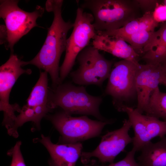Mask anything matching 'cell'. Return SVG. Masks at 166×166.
Segmentation results:
<instances>
[{
    "label": "cell",
    "instance_id": "cell-1",
    "mask_svg": "<svg viewBox=\"0 0 166 166\" xmlns=\"http://www.w3.org/2000/svg\"><path fill=\"white\" fill-rule=\"evenodd\" d=\"M63 1L54 0L46 2V10L54 14L52 23L48 29L44 44L37 54L30 61H23V66L32 65L49 73L53 89L60 84L59 61L62 53L65 50L68 33L73 26V23L65 22L62 17Z\"/></svg>",
    "mask_w": 166,
    "mask_h": 166
},
{
    "label": "cell",
    "instance_id": "cell-2",
    "mask_svg": "<svg viewBox=\"0 0 166 166\" xmlns=\"http://www.w3.org/2000/svg\"><path fill=\"white\" fill-rule=\"evenodd\" d=\"M49 100L53 110L60 107L66 113L91 115L99 121L112 124L113 119H107L101 114L99 107L102 98L89 94L83 86H77L71 83H61L53 90H50Z\"/></svg>",
    "mask_w": 166,
    "mask_h": 166
},
{
    "label": "cell",
    "instance_id": "cell-3",
    "mask_svg": "<svg viewBox=\"0 0 166 166\" xmlns=\"http://www.w3.org/2000/svg\"><path fill=\"white\" fill-rule=\"evenodd\" d=\"M80 7L92 12L96 31L118 29L140 17L141 10L135 0H85Z\"/></svg>",
    "mask_w": 166,
    "mask_h": 166
},
{
    "label": "cell",
    "instance_id": "cell-4",
    "mask_svg": "<svg viewBox=\"0 0 166 166\" xmlns=\"http://www.w3.org/2000/svg\"><path fill=\"white\" fill-rule=\"evenodd\" d=\"M18 1L13 0L0 1V17L4 21L3 26V39L6 49L13 50L15 44L32 28L38 26L37 19L42 17L44 9L36 6L33 12L25 11L18 6Z\"/></svg>",
    "mask_w": 166,
    "mask_h": 166
},
{
    "label": "cell",
    "instance_id": "cell-5",
    "mask_svg": "<svg viewBox=\"0 0 166 166\" xmlns=\"http://www.w3.org/2000/svg\"><path fill=\"white\" fill-rule=\"evenodd\" d=\"M45 117L59 132V144H74L98 136L106 125L112 124L93 120L85 115L73 117L62 110Z\"/></svg>",
    "mask_w": 166,
    "mask_h": 166
},
{
    "label": "cell",
    "instance_id": "cell-6",
    "mask_svg": "<svg viewBox=\"0 0 166 166\" xmlns=\"http://www.w3.org/2000/svg\"><path fill=\"white\" fill-rule=\"evenodd\" d=\"M93 21L92 14L84 12L81 7L77 9L73 31L67 40L65 58L60 68V84L70 73L79 53L97 34L93 24Z\"/></svg>",
    "mask_w": 166,
    "mask_h": 166
},
{
    "label": "cell",
    "instance_id": "cell-7",
    "mask_svg": "<svg viewBox=\"0 0 166 166\" xmlns=\"http://www.w3.org/2000/svg\"><path fill=\"white\" fill-rule=\"evenodd\" d=\"M77 69L69 73L73 81L80 86H101L109 78L113 62L107 60L92 45H88L77 55Z\"/></svg>",
    "mask_w": 166,
    "mask_h": 166
},
{
    "label": "cell",
    "instance_id": "cell-8",
    "mask_svg": "<svg viewBox=\"0 0 166 166\" xmlns=\"http://www.w3.org/2000/svg\"><path fill=\"white\" fill-rule=\"evenodd\" d=\"M23 61L12 53L9 59L0 67V110L3 113L2 124L7 130L13 125L16 116L15 112H20L21 109L17 104L9 103L11 90L18 77L23 74H30V69L22 68Z\"/></svg>",
    "mask_w": 166,
    "mask_h": 166
},
{
    "label": "cell",
    "instance_id": "cell-9",
    "mask_svg": "<svg viewBox=\"0 0 166 166\" xmlns=\"http://www.w3.org/2000/svg\"><path fill=\"white\" fill-rule=\"evenodd\" d=\"M139 65L124 59L114 63L105 92L112 97L117 109L124 101L136 95L135 78Z\"/></svg>",
    "mask_w": 166,
    "mask_h": 166
},
{
    "label": "cell",
    "instance_id": "cell-10",
    "mask_svg": "<svg viewBox=\"0 0 166 166\" xmlns=\"http://www.w3.org/2000/svg\"><path fill=\"white\" fill-rule=\"evenodd\" d=\"M123 123L119 129L108 131L103 136L99 144L94 150L82 152L80 156L82 163L86 164L93 157L97 158V162L101 164L113 163L117 156L133 141V138L128 134L132 127L131 122L128 119H124Z\"/></svg>",
    "mask_w": 166,
    "mask_h": 166
},
{
    "label": "cell",
    "instance_id": "cell-11",
    "mask_svg": "<svg viewBox=\"0 0 166 166\" xmlns=\"http://www.w3.org/2000/svg\"><path fill=\"white\" fill-rule=\"evenodd\" d=\"M166 76V66L163 63L140 64L136 71L135 86L137 103L136 110L142 114L153 91L162 84Z\"/></svg>",
    "mask_w": 166,
    "mask_h": 166
},
{
    "label": "cell",
    "instance_id": "cell-12",
    "mask_svg": "<svg viewBox=\"0 0 166 166\" xmlns=\"http://www.w3.org/2000/svg\"><path fill=\"white\" fill-rule=\"evenodd\" d=\"M127 114L134 131L132 149L136 152L140 151L153 138L166 135V121L143 115L134 109L129 110Z\"/></svg>",
    "mask_w": 166,
    "mask_h": 166
},
{
    "label": "cell",
    "instance_id": "cell-13",
    "mask_svg": "<svg viewBox=\"0 0 166 166\" xmlns=\"http://www.w3.org/2000/svg\"><path fill=\"white\" fill-rule=\"evenodd\" d=\"M34 142H39L49 152L50 158L49 166H75L82 152L81 142L71 144H54L49 136L42 134L41 138L34 140Z\"/></svg>",
    "mask_w": 166,
    "mask_h": 166
},
{
    "label": "cell",
    "instance_id": "cell-14",
    "mask_svg": "<svg viewBox=\"0 0 166 166\" xmlns=\"http://www.w3.org/2000/svg\"><path fill=\"white\" fill-rule=\"evenodd\" d=\"M92 44V46L99 50L106 52L137 65L140 64L138 59L140 56L130 45L121 38L97 34Z\"/></svg>",
    "mask_w": 166,
    "mask_h": 166
},
{
    "label": "cell",
    "instance_id": "cell-15",
    "mask_svg": "<svg viewBox=\"0 0 166 166\" xmlns=\"http://www.w3.org/2000/svg\"><path fill=\"white\" fill-rule=\"evenodd\" d=\"M141 55L146 63L157 64L166 61V22L153 33Z\"/></svg>",
    "mask_w": 166,
    "mask_h": 166
},
{
    "label": "cell",
    "instance_id": "cell-16",
    "mask_svg": "<svg viewBox=\"0 0 166 166\" xmlns=\"http://www.w3.org/2000/svg\"><path fill=\"white\" fill-rule=\"evenodd\" d=\"M159 141H151L140 150L137 157L138 166H166V135Z\"/></svg>",
    "mask_w": 166,
    "mask_h": 166
},
{
    "label": "cell",
    "instance_id": "cell-17",
    "mask_svg": "<svg viewBox=\"0 0 166 166\" xmlns=\"http://www.w3.org/2000/svg\"><path fill=\"white\" fill-rule=\"evenodd\" d=\"M146 115L166 121V93L161 92L159 87L152 93L144 112Z\"/></svg>",
    "mask_w": 166,
    "mask_h": 166
},
{
    "label": "cell",
    "instance_id": "cell-18",
    "mask_svg": "<svg viewBox=\"0 0 166 166\" xmlns=\"http://www.w3.org/2000/svg\"><path fill=\"white\" fill-rule=\"evenodd\" d=\"M154 32L139 30L130 35L121 38L132 47L140 56L142 55L144 48Z\"/></svg>",
    "mask_w": 166,
    "mask_h": 166
},
{
    "label": "cell",
    "instance_id": "cell-19",
    "mask_svg": "<svg viewBox=\"0 0 166 166\" xmlns=\"http://www.w3.org/2000/svg\"><path fill=\"white\" fill-rule=\"evenodd\" d=\"M136 152L132 149L128 152L126 156L121 160L115 163L110 164L108 165L101 164L96 160L92 159L88 164L84 166H138V164L134 159Z\"/></svg>",
    "mask_w": 166,
    "mask_h": 166
},
{
    "label": "cell",
    "instance_id": "cell-20",
    "mask_svg": "<svg viewBox=\"0 0 166 166\" xmlns=\"http://www.w3.org/2000/svg\"><path fill=\"white\" fill-rule=\"evenodd\" d=\"M21 144V141L17 142L8 152V154L12 157L10 166H26L20 149Z\"/></svg>",
    "mask_w": 166,
    "mask_h": 166
},
{
    "label": "cell",
    "instance_id": "cell-21",
    "mask_svg": "<svg viewBox=\"0 0 166 166\" xmlns=\"http://www.w3.org/2000/svg\"><path fill=\"white\" fill-rule=\"evenodd\" d=\"M141 11L144 14L148 12H153L157 5L159 3L158 1L155 0H135Z\"/></svg>",
    "mask_w": 166,
    "mask_h": 166
},
{
    "label": "cell",
    "instance_id": "cell-22",
    "mask_svg": "<svg viewBox=\"0 0 166 166\" xmlns=\"http://www.w3.org/2000/svg\"><path fill=\"white\" fill-rule=\"evenodd\" d=\"M153 15L158 23L166 22V5L158 3L153 12Z\"/></svg>",
    "mask_w": 166,
    "mask_h": 166
},
{
    "label": "cell",
    "instance_id": "cell-23",
    "mask_svg": "<svg viewBox=\"0 0 166 166\" xmlns=\"http://www.w3.org/2000/svg\"><path fill=\"white\" fill-rule=\"evenodd\" d=\"M162 84H163L164 85H165L166 86V76L165 77L163 82L162 83Z\"/></svg>",
    "mask_w": 166,
    "mask_h": 166
},
{
    "label": "cell",
    "instance_id": "cell-24",
    "mask_svg": "<svg viewBox=\"0 0 166 166\" xmlns=\"http://www.w3.org/2000/svg\"><path fill=\"white\" fill-rule=\"evenodd\" d=\"M166 66V61L162 63Z\"/></svg>",
    "mask_w": 166,
    "mask_h": 166
}]
</instances>
